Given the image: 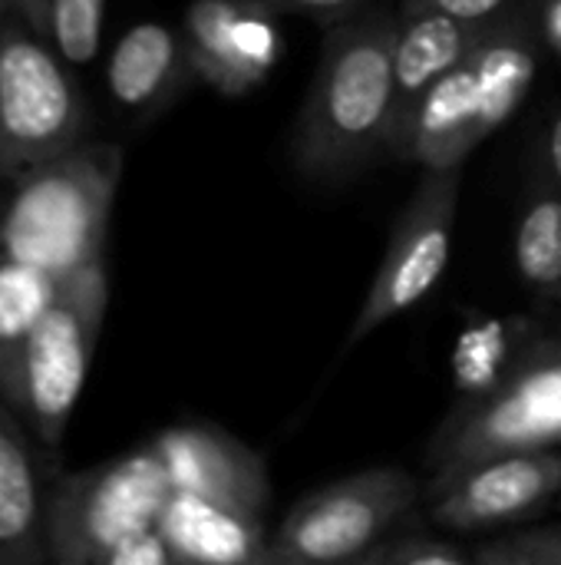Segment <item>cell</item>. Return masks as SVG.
<instances>
[{
	"label": "cell",
	"instance_id": "obj_1",
	"mask_svg": "<svg viewBox=\"0 0 561 565\" xmlns=\"http://www.w3.org/2000/svg\"><path fill=\"white\" fill-rule=\"evenodd\" d=\"M393 33L397 10L387 7H367L327 30L291 142L301 175L317 182L347 179L377 149H387L393 129Z\"/></svg>",
	"mask_w": 561,
	"mask_h": 565
},
{
	"label": "cell",
	"instance_id": "obj_2",
	"mask_svg": "<svg viewBox=\"0 0 561 565\" xmlns=\"http://www.w3.org/2000/svg\"><path fill=\"white\" fill-rule=\"evenodd\" d=\"M536 10L503 17L440 76L390 139V156L420 169L463 166L466 156L522 106L539 73Z\"/></svg>",
	"mask_w": 561,
	"mask_h": 565
},
{
	"label": "cell",
	"instance_id": "obj_3",
	"mask_svg": "<svg viewBox=\"0 0 561 565\" xmlns=\"http://www.w3.org/2000/svg\"><path fill=\"white\" fill-rule=\"evenodd\" d=\"M122 175L116 142L83 139L13 182L0 209V258L50 278L106 258V228Z\"/></svg>",
	"mask_w": 561,
	"mask_h": 565
},
{
	"label": "cell",
	"instance_id": "obj_4",
	"mask_svg": "<svg viewBox=\"0 0 561 565\" xmlns=\"http://www.w3.org/2000/svg\"><path fill=\"white\" fill-rule=\"evenodd\" d=\"M561 444V331L539 334L486 391L450 407L427 444L423 497L496 454Z\"/></svg>",
	"mask_w": 561,
	"mask_h": 565
},
{
	"label": "cell",
	"instance_id": "obj_5",
	"mask_svg": "<svg viewBox=\"0 0 561 565\" xmlns=\"http://www.w3.org/2000/svg\"><path fill=\"white\" fill-rule=\"evenodd\" d=\"M89 132L73 66L20 17H0V179L17 182Z\"/></svg>",
	"mask_w": 561,
	"mask_h": 565
},
{
	"label": "cell",
	"instance_id": "obj_6",
	"mask_svg": "<svg viewBox=\"0 0 561 565\" xmlns=\"http://www.w3.org/2000/svg\"><path fill=\"white\" fill-rule=\"evenodd\" d=\"M172 490L152 440L106 463L60 473L46 513L50 565H103L122 540L159 523Z\"/></svg>",
	"mask_w": 561,
	"mask_h": 565
},
{
	"label": "cell",
	"instance_id": "obj_7",
	"mask_svg": "<svg viewBox=\"0 0 561 565\" xmlns=\"http://www.w3.org/2000/svg\"><path fill=\"white\" fill-rule=\"evenodd\" d=\"M106 305V258H96L69 271L66 278H56L53 295L26 338L20 374V417L46 450H56L63 444L69 414L86 384Z\"/></svg>",
	"mask_w": 561,
	"mask_h": 565
},
{
	"label": "cell",
	"instance_id": "obj_8",
	"mask_svg": "<svg viewBox=\"0 0 561 565\" xmlns=\"http://www.w3.org/2000/svg\"><path fill=\"white\" fill-rule=\"evenodd\" d=\"M423 500L400 467H374L298 500L268 536L261 565H350Z\"/></svg>",
	"mask_w": 561,
	"mask_h": 565
},
{
	"label": "cell",
	"instance_id": "obj_9",
	"mask_svg": "<svg viewBox=\"0 0 561 565\" xmlns=\"http://www.w3.org/2000/svg\"><path fill=\"white\" fill-rule=\"evenodd\" d=\"M460 179H463V166L423 169L413 199L407 202V209L393 225L377 278L354 318V328L347 334V351L367 341L390 318L423 301L433 291V285L443 278L453 248Z\"/></svg>",
	"mask_w": 561,
	"mask_h": 565
},
{
	"label": "cell",
	"instance_id": "obj_10",
	"mask_svg": "<svg viewBox=\"0 0 561 565\" xmlns=\"http://www.w3.org/2000/svg\"><path fill=\"white\" fill-rule=\"evenodd\" d=\"M561 497V454L516 450L479 460L430 497V523L450 533H476L529 520Z\"/></svg>",
	"mask_w": 561,
	"mask_h": 565
},
{
	"label": "cell",
	"instance_id": "obj_11",
	"mask_svg": "<svg viewBox=\"0 0 561 565\" xmlns=\"http://www.w3.org/2000/svg\"><path fill=\"white\" fill-rule=\"evenodd\" d=\"M182 36L195 76L225 96H245L261 86L281 56L278 13L251 0H192Z\"/></svg>",
	"mask_w": 561,
	"mask_h": 565
},
{
	"label": "cell",
	"instance_id": "obj_12",
	"mask_svg": "<svg viewBox=\"0 0 561 565\" xmlns=\"http://www.w3.org/2000/svg\"><path fill=\"white\" fill-rule=\"evenodd\" d=\"M175 490L265 513L271 480L261 454L215 424H179L152 440Z\"/></svg>",
	"mask_w": 561,
	"mask_h": 565
},
{
	"label": "cell",
	"instance_id": "obj_13",
	"mask_svg": "<svg viewBox=\"0 0 561 565\" xmlns=\"http://www.w3.org/2000/svg\"><path fill=\"white\" fill-rule=\"evenodd\" d=\"M26 420L0 397V565H43L56 463Z\"/></svg>",
	"mask_w": 561,
	"mask_h": 565
},
{
	"label": "cell",
	"instance_id": "obj_14",
	"mask_svg": "<svg viewBox=\"0 0 561 565\" xmlns=\"http://www.w3.org/2000/svg\"><path fill=\"white\" fill-rule=\"evenodd\" d=\"M195 79L198 76L182 30L155 20L129 26L116 40L106 63V89L112 106L139 122L165 113Z\"/></svg>",
	"mask_w": 561,
	"mask_h": 565
},
{
	"label": "cell",
	"instance_id": "obj_15",
	"mask_svg": "<svg viewBox=\"0 0 561 565\" xmlns=\"http://www.w3.org/2000/svg\"><path fill=\"white\" fill-rule=\"evenodd\" d=\"M486 26L463 20L456 13H446L440 7L400 3L397 33H393V129H390V139L407 122L413 106L427 96V89L440 76H446L476 46V40L483 36Z\"/></svg>",
	"mask_w": 561,
	"mask_h": 565
},
{
	"label": "cell",
	"instance_id": "obj_16",
	"mask_svg": "<svg viewBox=\"0 0 561 565\" xmlns=\"http://www.w3.org/2000/svg\"><path fill=\"white\" fill-rule=\"evenodd\" d=\"M261 516L265 513L172 490L155 526L175 563L261 565L268 546Z\"/></svg>",
	"mask_w": 561,
	"mask_h": 565
},
{
	"label": "cell",
	"instance_id": "obj_17",
	"mask_svg": "<svg viewBox=\"0 0 561 565\" xmlns=\"http://www.w3.org/2000/svg\"><path fill=\"white\" fill-rule=\"evenodd\" d=\"M56 278L0 258V397L20 414V374L26 338L53 295Z\"/></svg>",
	"mask_w": 561,
	"mask_h": 565
},
{
	"label": "cell",
	"instance_id": "obj_18",
	"mask_svg": "<svg viewBox=\"0 0 561 565\" xmlns=\"http://www.w3.org/2000/svg\"><path fill=\"white\" fill-rule=\"evenodd\" d=\"M519 275L529 288L559 301L561 295V189L536 179L516 235Z\"/></svg>",
	"mask_w": 561,
	"mask_h": 565
},
{
	"label": "cell",
	"instance_id": "obj_19",
	"mask_svg": "<svg viewBox=\"0 0 561 565\" xmlns=\"http://www.w3.org/2000/svg\"><path fill=\"white\" fill-rule=\"evenodd\" d=\"M103 17L106 0H46V40L73 70H83L99 56Z\"/></svg>",
	"mask_w": 561,
	"mask_h": 565
},
{
	"label": "cell",
	"instance_id": "obj_20",
	"mask_svg": "<svg viewBox=\"0 0 561 565\" xmlns=\"http://www.w3.org/2000/svg\"><path fill=\"white\" fill-rule=\"evenodd\" d=\"M350 565H476L473 550L423 530H390Z\"/></svg>",
	"mask_w": 561,
	"mask_h": 565
},
{
	"label": "cell",
	"instance_id": "obj_21",
	"mask_svg": "<svg viewBox=\"0 0 561 565\" xmlns=\"http://www.w3.org/2000/svg\"><path fill=\"white\" fill-rule=\"evenodd\" d=\"M476 565H561V526L513 530L473 546Z\"/></svg>",
	"mask_w": 561,
	"mask_h": 565
},
{
	"label": "cell",
	"instance_id": "obj_22",
	"mask_svg": "<svg viewBox=\"0 0 561 565\" xmlns=\"http://www.w3.org/2000/svg\"><path fill=\"white\" fill-rule=\"evenodd\" d=\"M251 3H258L261 10L278 13V17H308L324 30L364 13L370 7V0H251Z\"/></svg>",
	"mask_w": 561,
	"mask_h": 565
},
{
	"label": "cell",
	"instance_id": "obj_23",
	"mask_svg": "<svg viewBox=\"0 0 561 565\" xmlns=\"http://www.w3.org/2000/svg\"><path fill=\"white\" fill-rule=\"evenodd\" d=\"M400 3H427V7H440L446 13H456L463 20L473 23H496L503 17L522 13V10H536L539 0H400Z\"/></svg>",
	"mask_w": 561,
	"mask_h": 565
},
{
	"label": "cell",
	"instance_id": "obj_24",
	"mask_svg": "<svg viewBox=\"0 0 561 565\" xmlns=\"http://www.w3.org/2000/svg\"><path fill=\"white\" fill-rule=\"evenodd\" d=\"M103 565H175V559H172V553H169V546H165L159 526H152V530H142V533L122 540V543L106 556V563Z\"/></svg>",
	"mask_w": 561,
	"mask_h": 565
},
{
	"label": "cell",
	"instance_id": "obj_25",
	"mask_svg": "<svg viewBox=\"0 0 561 565\" xmlns=\"http://www.w3.org/2000/svg\"><path fill=\"white\" fill-rule=\"evenodd\" d=\"M536 179L561 189V109L555 113V119L549 122V132L542 139V156H539V175Z\"/></svg>",
	"mask_w": 561,
	"mask_h": 565
},
{
	"label": "cell",
	"instance_id": "obj_26",
	"mask_svg": "<svg viewBox=\"0 0 561 565\" xmlns=\"http://www.w3.org/2000/svg\"><path fill=\"white\" fill-rule=\"evenodd\" d=\"M536 20H539L542 43H546L555 56H561V0H539Z\"/></svg>",
	"mask_w": 561,
	"mask_h": 565
},
{
	"label": "cell",
	"instance_id": "obj_27",
	"mask_svg": "<svg viewBox=\"0 0 561 565\" xmlns=\"http://www.w3.org/2000/svg\"><path fill=\"white\" fill-rule=\"evenodd\" d=\"M13 17H20L26 26L46 36V0H3Z\"/></svg>",
	"mask_w": 561,
	"mask_h": 565
},
{
	"label": "cell",
	"instance_id": "obj_28",
	"mask_svg": "<svg viewBox=\"0 0 561 565\" xmlns=\"http://www.w3.org/2000/svg\"><path fill=\"white\" fill-rule=\"evenodd\" d=\"M3 13H10V10H7V3L0 0V17H3Z\"/></svg>",
	"mask_w": 561,
	"mask_h": 565
},
{
	"label": "cell",
	"instance_id": "obj_29",
	"mask_svg": "<svg viewBox=\"0 0 561 565\" xmlns=\"http://www.w3.org/2000/svg\"><path fill=\"white\" fill-rule=\"evenodd\" d=\"M0 209H3V202H0Z\"/></svg>",
	"mask_w": 561,
	"mask_h": 565
},
{
	"label": "cell",
	"instance_id": "obj_30",
	"mask_svg": "<svg viewBox=\"0 0 561 565\" xmlns=\"http://www.w3.org/2000/svg\"><path fill=\"white\" fill-rule=\"evenodd\" d=\"M559 301H561V295H559Z\"/></svg>",
	"mask_w": 561,
	"mask_h": 565
}]
</instances>
